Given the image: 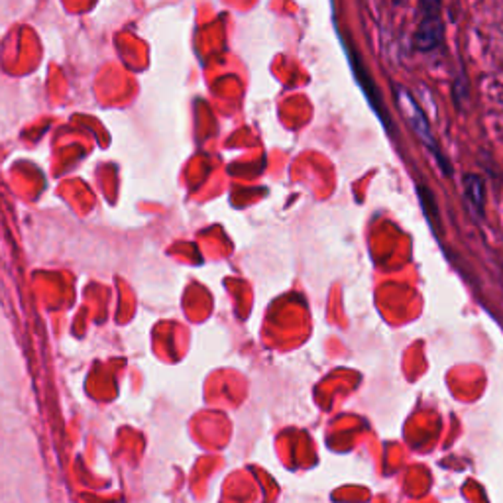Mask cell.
<instances>
[{
    "label": "cell",
    "instance_id": "cell-1",
    "mask_svg": "<svg viewBox=\"0 0 503 503\" xmlns=\"http://www.w3.org/2000/svg\"><path fill=\"white\" fill-rule=\"evenodd\" d=\"M393 95H395V103H397V108H400L401 116L407 120V124L413 130V134L419 138V142L432 153V158L437 160L439 168L442 169V173L447 177L452 176V166L450 161L444 158V153L437 144V140L432 136L431 124H429V118L427 114L421 108V104L417 103V98L413 96V93L409 91L407 87L403 85H393Z\"/></svg>",
    "mask_w": 503,
    "mask_h": 503
},
{
    "label": "cell",
    "instance_id": "cell-3",
    "mask_svg": "<svg viewBox=\"0 0 503 503\" xmlns=\"http://www.w3.org/2000/svg\"><path fill=\"white\" fill-rule=\"evenodd\" d=\"M344 49H346V57H348V63H350L352 75H354V79H356V83H358L360 88H362V95L366 96L367 104L372 106V111L375 112V116L382 120V126L392 134L393 132L392 118H390V112H387V108H385L384 96H382L380 88H377V85H375L372 73L367 71L364 59L360 57L358 51L352 48L350 44H346V41H344Z\"/></svg>",
    "mask_w": 503,
    "mask_h": 503
},
{
    "label": "cell",
    "instance_id": "cell-2",
    "mask_svg": "<svg viewBox=\"0 0 503 503\" xmlns=\"http://www.w3.org/2000/svg\"><path fill=\"white\" fill-rule=\"evenodd\" d=\"M442 40H444L442 0H419L413 49L421 54H429V51L439 49Z\"/></svg>",
    "mask_w": 503,
    "mask_h": 503
},
{
    "label": "cell",
    "instance_id": "cell-5",
    "mask_svg": "<svg viewBox=\"0 0 503 503\" xmlns=\"http://www.w3.org/2000/svg\"><path fill=\"white\" fill-rule=\"evenodd\" d=\"M403 2H405V0H393V4H395V6H401Z\"/></svg>",
    "mask_w": 503,
    "mask_h": 503
},
{
    "label": "cell",
    "instance_id": "cell-4",
    "mask_svg": "<svg viewBox=\"0 0 503 503\" xmlns=\"http://www.w3.org/2000/svg\"><path fill=\"white\" fill-rule=\"evenodd\" d=\"M462 187L464 197L468 200L472 213H476L482 218L486 213V181L479 176L468 173V176H464Z\"/></svg>",
    "mask_w": 503,
    "mask_h": 503
}]
</instances>
